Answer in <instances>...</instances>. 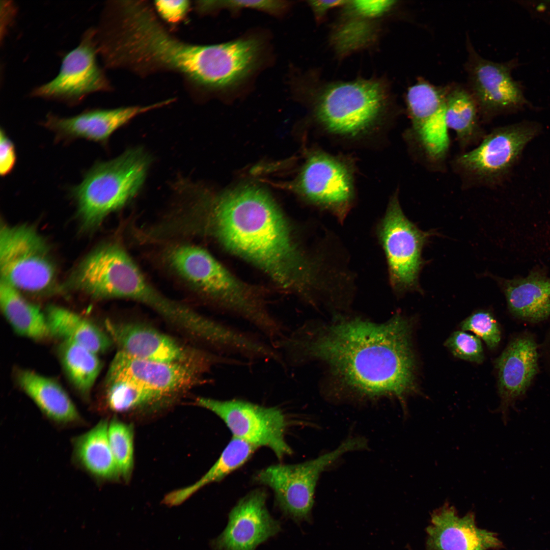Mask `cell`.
<instances>
[{"mask_svg": "<svg viewBox=\"0 0 550 550\" xmlns=\"http://www.w3.org/2000/svg\"><path fill=\"white\" fill-rule=\"evenodd\" d=\"M466 38V87L477 103L480 116L488 119L529 105L523 86L511 75L519 65L518 60L514 58L503 63L487 60L475 50L469 37Z\"/></svg>", "mask_w": 550, "mask_h": 550, "instance_id": "11", "label": "cell"}, {"mask_svg": "<svg viewBox=\"0 0 550 550\" xmlns=\"http://www.w3.org/2000/svg\"><path fill=\"white\" fill-rule=\"evenodd\" d=\"M156 10L162 18L171 23L181 20L189 8V2L185 0L156 1Z\"/></svg>", "mask_w": 550, "mask_h": 550, "instance_id": "36", "label": "cell"}, {"mask_svg": "<svg viewBox=\"0 0 550 550\" xmlns=\"http://www.w3.org/2000/svg\"><path fill=\"white\" fill-rule=\"evenodd\" d=\"M291 188L307 201L343 216L354 199L353 163L342 156L311 150Z\"/></svg>", "mask_w": 550, "mask_h": 550, "instance_id": "8", "label": "cell"}, {"mask_svg": "<svg viewBox=\"0 0 550 550\" xmlns=\"http://www.w3.org/2000/svg\"><path fill=\"white\" fill-rule=\"evenodd\" d=\"M347 1H311L309 5L312 8L317 20L320 21L327 11L333 8L345 5Z\"/></svg>", "mask_w": 550, "mask_h": 550, "instance_id": "38", "label": "cell"}, {"mask_svg": "<svg viewBox=\"0 0 550 550\" xmlns=\"http://www.w3.org/2000/svg\"><path fill=\"white\" fill-rule=\"evenodd\" d=\"M392 285L398 291L415 289L422 260L421 251L429 233L419 229L404 215L395 193L379 229Z\"/></svg>", "mask_w": 550, "mask_h": 550, "instance_id": "13", "label": "cell"}, {"mask_svg": "<svg viewBox=\"0 0 550 550\" xmlns=\"http://www.w3.org/2000/svg\"><path fill=\"white\" fill-rule=\"evenodd\" d=\"M477 103L466 87L448 86L445 100V120L448 129L455 133L459 146L466 148L485 135L480 124Z\"/></svg>", "mask_w": 550, "mask_h": 550, "instance_id": "25", "label": "cell"}, {"mask_svg": "<svg viewBox=\"0 0 550 550\" xmlns=\"http://www.w3.org/2000/svg\"><path fill=\"white\" fill-rule=\"evenodd\" d=\"M538 354L534 340L516 338L510 342L495 361L498 374L501 413L504 425L509 421V408L524 395L537 372Z\"/></svg>", "mask_w": 550, "mask_h": 550, "instance_id": "19", "label": "cell"}, {"mask_svg": "<svg viewBox=\"0 0 550 550\" xmlns=\"http://www.w3.org/2000/svg\"><path fill=\"white\" fill-rule=\"evenodd\" d=\"M3 4H1V9L3 10L4 22V23L1 24V26L3 24L4 26L1 29V32L4 30V35L5 34L8 27L10 25L11 22L13 21L14 16L16 14V8L14 4L11 3V2L3 1Z\"/></svg>", "mask_w": 550, "mask_h": 550, "instance_id": "40", "label": "cell"}, {"mask_svg": "<svg viewBox=\"0 0 550 550\" xmlns=\"http://www.w3.org/2000/svg\"><path fill=\"white\" fill-rule=\"evenodd\" d=\"M168 259L187 281L263 334H269L276 328L277 319L262 300L205 250L191 245H177L169 251Z\"/></svg>", "mask_w": 550, "mask_h": 550, "instance_id": "5", "label": "cell"}, {"mask_svg": "<svg viewBox=\"0 0 550 550\" xmlns=\"http://www.w3.org/2000/svg\"><path fill=\"white\" fill-rule=\"evenodd\" d=\"M391 108V97L382 81L361 79L327 85L315 97L313 114L327 134L356 142L380 132Z\"/></svg>", "mask_w": 550, "mask_h": 550, "instance_id": "3", "label": "cell"}, {"mask_svg": "<svg viewBox=\"0 0 550 550\" xmlns=\"http://www.w3.org/2000/svg\"><path fill=\"white\" fill-rule=\"evenodd\" d=\"M412 327L400 315L381 324L341 319L321 327L303 326L287 334L280 348L287 363L320 361L351 391L395 397L406 413L407 397L420 394Z\"/></svg>", "mask_w": 550, "mask_h": 550, "instance_id": "1", "label": "cell"}, {"mask_svg": "<svg viewBox=\"0 0 550 550\" xmlns=\"http://www.w3.org/2000/svg\"><path fill=\"white\" fill-rule=\"evenodd\" d=\"M0 269L1 280L18 291L47 293L56 284V267L48 245L28 225L1 224Z\"/></svg>", "mask_w": 550, "mask_h": 550, "instance_id": "6", "label": "cell"}, {"mask_svg": "<svg viewBox=\"0 0 550 550\" xmlns=\"http://www.w3.org/2000/svg\"><path fill=\"white\" fill-rule=\"evenodd\" d=\"M95 28L87 30L78 45L63 57L57 76L33 89L30 96L73 106L91 94L109 90L108 81L97 60L99 52Z\"/></svg>", "mask_w": 550, "mask_h": 550, "instance_id": "12", "label": "cell"}, {"mask_svg": "<svg viewBox=\"0 0 550 550\" xmlns=\"http://www.w3.org/2000/svg\"><path fill=\"white\" fill-rule=\"evenodd\" d=\"M264 490L256 489L241 498L229 514L228 524L212 542L214 550H255L261 543L278 534V521L266 506Z\"/></svg>", "mask_w": 550, "mask_h": 550, "instance_id": "15", "label": "cell"}, {"mask_svg": "<svg viewBox=\"0 0 550 550\" xmlns=\"http://www.w3.org/2000/svg\"><path fill=\"white\" fill-rule=\"evenodd\" d=\"M17 159L15 146L1 128L0 130V173L5 176L13 170Z\"/></svg>", "mask_w": 550, "mask_h": 550, "instance_id": "37", "label": "cell"}, {"mask_svg": "<svg viewBox=\"0 0 550 550\" xmlns=\"http://www.w3.org/2000/svg\"><path fill=\"white\" fill-rule=\"evenodd\" d=\"M199 6L203 11L214 9H227L233 12L243 9H252L267 12L273 15H280L285 12L289 6L285 1H202Z\"/></svg>", "mask_w": 550, "mask_h": 550, "instance_id": "34", "label": "cell"}, {"mask_svg": "<svg viewBox=\"0 0 550 550\" xmlns=\"http://www.w3.org/2000/svg\"><path fill=\"white\" fill-rule=\"evenodd\" d=\"M256 446L233 437L209 471L195 483L168 494L164 499L169 505H177L204 486L221 481L243 465L252 456Z\"/></svg>", "mask_w": 550, "mask_h": 550, "instance_id": "28", "label": "cell"}, {"mask_svg": "<svg viewBox=\"0 0 550 550\" xmlns=\"http://www.w3.org/2000/svg\"><path fill=\"white\" fill-rule=\"evenodd\" d=\"M444 345L455 357L466 361L480 364L484 359L481 341L476 336L463 331L453 332Z\"/></svg>", "mask_w": 550, "mask_h": 550, "instance_id": "33", "label": "cell"}, {"mask_svg": "<svg viewBox=\"0 0 550 550\" xmlns=\"http://www.w3.org/2000/svg\"><path fill=\"white\" fill-rule=\"evenodd\" d=\"M108 298H127L141 302L163 318L173 314L177 307L176 301L163 296L147 281L124 250L116 262Z\"/></svg>", "mask_w": 550, "mask_h": 550, "instance_id": "21", "label": "cell"}, {"mask_svg": "<svg viewBox=\"0 0 550 550\" xmlns=\"http://www.w3.org/2000/svg\"><path fill=\"white\" fill-rule=\"evenodd\" d=\"M395 1H350L345 4L349 11L366 19L381 16L394 7Z\"/></svg>", "mask_w": 550, "mask_h": 550, "instance_id": "35", "label": "cell"}, {"mask_svg": "<svg viewBox=\"0 0 550 550\" xmlns=\"http://www.w3.org/2000/svg\"><path fill=\"white\" fill-rule=\"evenodd\" d=\"M58 354L70 384L82 397L88 398L102 368L97 354L73 342L61 341Z\"/></svg>", "mask_w": 550, "mask_h": 550, "instance_id": "29", "label": "cell"}, {"mask_svg": "<svg viewBox=\"0 0 550 550\" xmlns=\"http://www.w3.org/2000/svg\"><path fill=\"white\" fill-rule=\"evenodd\" d=\"M16 382L49 419L60 424L80 421L72 400L56 380L33 371L21 369L17 372Z\"/></svg>", "mask_w": 550, "mask_h": 550, "instance_id": "22", "label": "cell"}, {"mask_svg": "<svg viewBox=\"0 0 550 550\" xmlns=\"http://www.w3.org/2000/svg\"><path fill=\"white\" fill-rule=\"evenodd\" d=\"M522 3L534 16L545 20L550 23V2H529Z\"/></svg>", "mask_w": 550, "mask_h": 550, "instance_id": "39", "label": "cell"}, {"mask_svg": "<svg viewBox=\"0 0 550 550\" xmlns=\"http://www.w3.org/2000/svg\"><path fill=\"white\" fill-rule=\"evenodd\" d=\"M196 403L219 417L233 437L258 448L267 447L279 459L292 453L285 439L287 420L278 407L239 399L222 400L203 397L197 398Z\"/></svg>", "mask_w": 550, "mask_h": 550, "instance_id": "10", "label": "cell"}, {"mask_svg": "<svg viewBox=\"0 0 550 550\" xmlns=\"http://www.w3.org/2000/svg\"><path fill=\"white\" fill-rule=\"evenodd\" d=\"M504 286L508 307L514 315L533 321L550 316V278L532 273L507 281Z\"/></svg>", "mask_w": 550, "mask_h": 550, "instance_id": "24", "label": "cell"}, {"mask_svg": "<svg viewBox=\"0 0 550 550\" xmlns=\"http://www.w3.org/2000/svg\"><path fill=\"white\" fill-rule=\"evenodd\" d=\"M206 370L187 364L168 363L138 359L119 350L105 378L121 379L165 396L200 383Z\"/></svg>", "mask_w": 550, "mask_h": 550, "instance_id": "16", "label": "cell"}, {"mask_svg": "<svg viewBox=\"0 0 550 550\" xmlns=\"http://www.w3.org/2000/svg\"><path fill=\"white\" fill-rule=\"evenodd\" d=\"M351 447L343 442L336 449L314 459L295 464H276L257 474L255 481L273 491L277 505L297 522L311 521L317 482L321 473Z\"/></svg>", "mask_w": 550, "mask_h": 550, "instance_id": "9", "label": "cell"}, {"mask_svg": "<svg viewBox=\"0 0 550 550\" xmlns=\"http://www.w3.org/2000/svg\"><path fill=\"white\" fill-rule=\"evenodd\" d=\"M201 191L195 207L205 212L211 232L224 246L285 288L302 286L309 273L307 265L285 216L267 191L254 185L216 195Z\"/></svg>", "mask_w": 550, "mask_h": 550, "instance_id": "2", "label": "cell"}, {"mask_svg": "<svg viewBox=\"0 0 550 550\" xmlns=\"http://www.w3.org/2000/svg\"><path fill=\"white\" fill-rule=\"evenodd\" d=\"M105 327L113 342L130 356L168 363L187 364L186 350L173 339L150 326L136 323L106 320Z\"/></svg>", "mask_w": 550, "mask_h": 550, "instance_id": "20", "label": "cell"}, {"mask_svg": "<svg viewBox=\"0 0 550 550\" xmlns=\"http://www.w3.org/2000/svg\"><path fill=\"white\" fill-rule=\"evenodd\" d=\"M106 402L116 412H124L158 401L165 395L121 379L105 378Z\"/></svg>", "mask_w": 550, "mask_h": 550, "instance_id": "30", "label": "cell"}, {"mask_svg": "<svg viewBox=\"0 0 550 550\" xmlns=\"http://www.w3.org/2000/svg\"><path fill=\"white\" fill-rule=\"evenodd\" d=\"M447 90L448 86H435L420 78L408 88L405 96L411 124L407 136L426 161L434 165L444 161L449 147L445 120Z\"/></svg>", "mask_w": 550, "mask_h": 550, "instance_id": "14", "label": "cell"}, {"mask_svg": "<svg viewBox=\"0 0 550 550\" xmlns=\"http://www.w3.org/2000/svg\"><path fill=\"white\" fill-rule=\"evenodd\" d=\"M51 336L69 341L98 354L108 350L113 341L109 335L89 320L68 309L49 306L45 312Z\"/></svg>", "mask_w": 550, "mask_h": 550, "instance_id": "23", "label": "cell"}, {"mask_svg": "<svg viewBox=\"0 0 550 550\" xmlns=\"http://www.w3.org/2000/svg\"><path fill=\"white\" fill-rule=\"evenodd\" d=\"M108 440L120 476L129 479L133 466V431L131 426L114 418L108 425Z\"/></svg>", "mask_w": 550, "mask_h": 550, "instance_id": "31", "label": "cell"}, {"mask_svg": "<svg viewBox=\"0 0 550 550\" xmlns=\"http://www.w3.org/2000/svg\"><path fill=\"white\" fill-rule=\"evenodd\" d=\"M460 327L470 331L481 338L490 349L496 348L501 340V332L497 322L489 312H476L461 322Z\"/></svg>", "mask_w": 550, "mask_h": 550, "instance_id": "32", "label": "cell"}, {"mask_svg": "<svg viewBox=\"0 0 550 550\" xmlns=\"http://www.w3.org/2000/svg\"><path fill=\"white\" fill-rule=\"evenodd\" d=\"M108 428L107 421L101 420L76 437L74 453L78 462L90 474L99 478L113 480L120 474L110 447Z\"/></svg>", "mask_w": 550, "mask_h": 550, "instance_id": "27", "label": "cell"}, {"mask_svg": "<svg viewBox=\"0 0 550 550\" xmlns=\"http://www.w3.org/2000/svg\"><path fill=\"white\" fill-rule=\"evenodd\" d=\"M0 304L5 318L17 334L36 341L50 336L45 313L2 280Z\"/></svg>", "mask_w": 550, "mask_h": 550, "instance_id": "26", "label": "cell"}, {"mask_svg": "<svg viewBox=\"0 0 550 550\" xmlns=\"http://www.w3.org/2000/svg\"><path fill=\"white\" fill-rule=\"evenodd\" d=\"M168 104L164 101L146 106L93 108L68 118L49 113L42 125L54 133L58 142L81 139L103 144L116 130L136 116Z\"/></svg>", "mask_w": 550, "mask_h": 550, "instance_id": "17", "label": "cell"}, {"mask_svg": "<svg viewBox=\"0 0 550 550\" xmlns=\"http://www.w3.org/2000/svg\"><path fill=\"white\" fill-rule=\"evenodd\" d=\"M150 162L147 153L138 147L95 163L70 190L82 224L96 226L130 202L142 187Z\"/></svg>", "mask_w": 550, "mask_h": 550, "instance_id": "4", "label": "cell"}, {"mask_svg": "<svg viewBox=\"0 0 550 550\" xmlns=\"http://www.w3.org/2000/svg\"><path fill=\"white\" fill-rule=\"evenodd\" d=\"M426 532L429 550H488L502 546L496 534L476 526L473 513L460 516L447 502L432 512Z\"/></svg>", "mask_w": 550, "mask_h": 550, "instance_id": "18", "label": "cell"}, {"mask_svg": "<svg viewBox=\"0 0 550 550\" xmlns=\"http://www.w3.org/2000/svg\"><path fill=\"white\" fill-rule=\"evenodd\" d=\"M537 132V127L530 122L497 128L485 134L476 148L458 155L453 167L469 184H496L507 174Z\"/></svg>", "mask_w": 550, "mask_h": 550, "instance_id": "7", "label": "cell"}]
</instances>
